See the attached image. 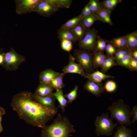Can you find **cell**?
Instances as JSON below:
<instances>
[{
    "label": "cell",
    "mask_w": 137,
    "mask_h": 137,
    "mask_svg": "<svg viewBox=\"0 0 137 137\" xmlns=\"http://www.w3.org/2000/svg\"><path fill=\"white\" fill-rule=\"evenodd\" d=\"M116 50V48L109 42H108L107 44L105 50L107 53V56H113Z\"/></svg>",
    "instance_id": "obj_37"
},
{
    "label": "cell",
    "mask_w": 137,
    "mask_h": 137,
    "mask_svg": "<svg viewBox=\"0 0 137 137\" xmlns=\"http://www.w3.org/2000/svg\"><path fill=\"white\" fill-rule=\"evenodd\" d=\"M111 11L105 9L102 7L98 11L96 15L98 19V20L101 21L105 18L110 16Z\"/></svg>",
    "instance_id": "obj_36"
},
{
    "label": "cell",
    "mask_w": 137,
    "mask_h": 137,
    "mask_svg": "<svg viewBox=\"0 0 137 137\" xmlns=\"http://www.w3.org/2000/svg\"><path fill=\"white\" fill-rule=\"evenodd\" d=\"M127 43V49L131 52L137 48V33L135 31L124 36Z\"/></svg>",
    "instance_id": "obj_16"
},
{
    "label": "cell",
    "mask_w": 137,
    "mask_h": 137,
    "mask_svg": "<svg viewBox=\"0 0 137 137\" xmlns=\"http://www.w3.org/2000/svg\"><path fill=\"white\" fill-rule=\"evenodd\" d=\"M32 95L36 100L42 105L53 109H57L55 105L56 99L53 93L49 95L44 97L39 96L34 93L32 94Z\"/></svg>",
    "instance_id": "obj_12"
},
{
    "label": "cell",
    "mask_w": 137,
    "mask_h": 137,
    "mask_svg": "<svg viewBox=\"0 0 137 137\" xmlns=\"http://www.w3.org/2000/svg\"><path fill=\"white\" fill-rule=\"evenodd\" d=\"M40 0H15L16 13L20 15L33 12L35 8Z\"/></svg>",
    "instance_id": "obj_8"
},
{
    "label": "cell",
    "mask_w": 137,
    "mask_h": 137,
    "mask_svg": "<svg viewBox=\"0 0 137 137\" xmlns=\"http://www.w3.org/2000/svg\"><path fill=\"white\" fill-rule=\"evenodd\" d=\"M107 110L110 112L111 118L116 119L121 126L131 125V119L132 117V110L129 106L126 104L122 99H119L113 102Z\"/></svg>",
    "instance_id": "obj_3"
},
{
    "label": "cell",
    "mask_w": 137,
    "mask_h": 137,
    "mask_svg": "<svg viewBox=\"0 0 137 137\" xmlns=\"http://www.w3.org/2000/svg\"><path fill=\"white\" fill-rule=\"evenodd\" d=\"M115 65H116L114 56H107L100 66L101 72L105 73Z\"/></svg>",
    "instance_id": "obj_24"
},
{
    "label": "cell",
    "mask_w": 137,
    "mask_h": 137,
    "mask_svg": "<svg viewBox=\"0 0 137 137\" xmlns=\"http://www.w3.org/2000/svg\"><path fill=\"white\" fill-rule=\"evenodd\" d=\"M6 113L5 109L3 108L0 107V124H1L2 117Z\"/></svg>",
    "instance_id": "obj_42"
},
{
    "label": "cell",
    "mask_w": 137,
    "mask_h": 137,
    "mask_svg": "<svg viewBox=\"0 0 137 137\" xmlns=\"http://www.w3.org/2000/svg\"><path fill=\"white\" fill-rule=\"evenodd\" d=\"M101 21L109 24L111 25H112V23L110 18V16H108L105 18L103 19Z\"/></svg>",
    "instance_id": "obj_41"
},
{
    "label": "cell",
    "mask_w": 137,
    "mask_h": 137,
    "mask_svg": "<svg viewBox=\"0 0 137 137\" xmlns=\"http://www.w3.org/2000/svg\"><path fill=\"white\" fill-rule=\"evenodd\" d=\"M131 114L133 116L132 120L131 123L133 124L137 121V106H135L133 107L132 110L131 111Z\"/></svg>",
    "instance_id": "obj_40"
},
{
    "label": "cell",
    "mask_w": 137,
    "mask_h": 137,
    "mask_svg": "<svg viewBox=\"0 0 137 137\" xmlns=\"http://www.w3.org/2000/svg\"><path fill=\"white\" fill-rule=\"evenodd\" d=\"M19 117L34 127L43 128L57 113V109L44 107L37 102L32 94L23 91L15 95L10 104Z\"/></svg>",
    "instance_id": "obj_1"
},
{
    "label": "cell",
    "mask_w": 137,
    "mask_h": 137,
    "mask_svg": "<svg viewBox=\"0 0 137 137\" xmlns=\"http://www.w3.org/2000/svg\"><path fill=\"white\" fill-rule=\"evenodd\" d=\"M87 75L88 78V80L99 83H100L102 80L107 78H114L113 76L106 74L98 71L93 73H87Z\"/></svg>",
    "instance_id": "obj_18"
},
{
    "label": "cell",
    "mask_w": 137,
    "mask_h": 137,
    "mask_svg": "<svg viewBox=\"0 0 137 137\" xmlns=\"http://www.w3.org/2000/svg\"><path fill=\"white\" fill-rule=\"evenodd\" d=\"M108 113H103L96 117L94 123L96 133L97 136L112 135L113 130L117 124L112 123L113 118H110Z\"/></svg>",
    "instance_id": "obj_4"
},
{
    "label": "cell",
    "mask_w": 137,
    "mask_h": 137,
    "mask_svg": "<svg viewBox=\"0 0 137 137\" xmlns=\"http://www.w3.org/2000/svg\"><path fill=\"white\" fill-rule=\"evenodd\" d=\"M58 9L46 0H40L35 8L33 12L43 16L47 17L56 12Z\"/></svg>",
    "instance_id": "obj_9"
},
{
    "label": "cell",
    "mask_w": 137,
    "mask_h": 137,
    "mask_svg": "<svg viewBox=\"0 0 137 137\" xmlns=\"http://www.w3.org/2000/svg\"><path fill=\"white\" fill-rule=\"evenodd\" d=\"M104 87L105 90L107 92L111 93L116 90L117 86L115 82L112 81L110 80L106 83Z\"/></svg>",
    "instance_id": "obj_35"
},
{
    "label": "cell",
    "mask_w": 137,
    "mask_h": 137,
    "mask_svg": "<svg viewBox=\"0 0 137 137\" xmlns=\"http://www.w3.org/2000/svg\"><path fill=\"white\" fill-rule=\"evenodd\" d=\"M132 58L131 52L129 50L119 61L116 63V65L129 69L130 63Z\"/></svg>",
    "instance_id": "obj_29"
},
{
    "label": "cell",
    "mask_w": 137,
    "mask_h": 137,
    "mask_svg": "<svg viewBox=\"0 0 137 137\" xmlns=\"http://www.w3.org/2000/svg\"><path fill=\"white\" fill-rule=\"evenodd\" d=\"M81 19L78 16L75 17L63 24L60 28L67 29H71L80 23Z\"/></svg>",
    "instance_id": "obj_28"
},
{
    "label": "cell",
    "mask_w": 137,
    "mask_h": 137,
    "mask_svg": "<svg viewBox=\"0 0 137 137\" xmlns=\"http://www.w3.org/2000/svg\"><path fill=\"white\" fill-rule=\"evenodd\" d=\"M131 53L132 58L137 60V49L132 51Z\"/></svg>",
    "instance_id": "obj_43"
},
{
    "label": "cell",
    "mask_w": 137,
    "mask_h": 137,
    "mask_svg": "<svg viewBox=\"0 0 137 137\" xmlns=\"http://www.w3.org/2000/svg\"><path fill=\"white\" fill-rule=\"evenodd\" d=\"M70 29L77 41L78 42L83 38L87 31L84 27L80 23Z\"/></svg>",
    "instance_id": "obj_19"
},
{
    "label": "cell",
    "mask_w": 137,
    "mask_h": 137,
    "mask_svg": "<svg viewBox=\"0 0 137 137\" xmlns=\"http://www.w3.org/2000/svg\"><path fill=\"white\" fill-rule=\"evenodd\" d=\"M59 73L50 69L44 70L41 72L40 74V83L50 84L52 80Z\"/></svg>",
    "instance_id": "obj_13"
},
{
    "label": "cell",
    "mask_w": 137,
    "mask_h": 137,
    "mask_svg": "<svg viewBox=\"0 0 137 137\" xmlns=\"http://www.w3.org/2000/svg\"><path fill=\"white\" fill-rule=\"evenodd\" d=\"M93 14L87 4L84 7L80 14L78 16L81 19Z\"/></svg>",
    "instance_id": "obj_38"
},
{
    "label": "cell",
    "mask_w": 137,
    "mask_h": 137,
    "mask_svg": "<svg viewBox=\"0 0 137 137\" xmlns=\"http://www.w3.org/2000/svg\"><path fill=\"white\" fill-rule=\"evenodd\" d=\"M132 130L124 125L118 127L117 130L112 137H132Z\"/></svg>",
    "instance_id": "obj_23"
},
{
    "label": "cell",
    "mask_w": 137,
    "mask_h": 137,
    "mask_svg": "<svg viewBox=\"0 0 137 137\" xmlns=\"http://www.w3.org/2000/svg\"><path fill=\"white\" fill-rule=\"evenodd\" d=\"M4 62L2 65L6 70L14 71L16 70L23 62L25 61V58L17 53L11 48L9 52L3 53Z\"/></svg>",
    "instance_id": "obj_5"
},
{
    "label": "cell",
    "mask_w": 137,
    "mask_h": 137,
    "mask_svg": "<svg viewBox=\"0 0 137 137\" xmlns=\"http://www.w3.org/2000/svg\"><path fill=\"white\" fill-rule=\"evenodd\" d=\"M108 41L97 36L96 45L94 49L95 51L103 52L105 50Z\"/></svg>",
    "instance_id": "obj_30"
},
{
    "label": "cell",
    "mask_w": 137,
    "mask_h": 137,
    "mask_svg": "<svg viewBox=\"0 0 137 137\" xmlns=\"http://www.w3.org/2000/svg\"><path fill=\"white\" fill-rule=\"evenodd\" d=\"M57 33L58 38L60 40L64 39L73 43L77 41L70 29L60 28L58 29Z\"/></svg>",
    "instance_id": "obj_17"
},
{
    "label": "cell",
    "mask_w": 137,
    "mask_h": 137,
    "mask_svg": "<svg viewBox=\"0 0 137 137\" xmlns=\"http://www.w3.org/2000/svg\"><path fill=\"white\" fill-rule=\"evenodd\" d=\"M109 42L117 49L126 48L127 49V42L124 36L114 38Z\"/></svg>",
    "instance_id": "obj_26"
},
{
    "label": "cell",
    "mask_w": 137,
    "mask_h": 137,
    "mask_svg": "<svg viewBox=\"0 0 137 137\" xmlns=\"http://www.w3.org/2000/svg\"><path fill=\"white\" fill-rule=\"evenodd\" d=\"M98 31L93 28L87 30L83 38L79 41L80 48L88 50H94L96 44Z\"/></svg>",
    "instance_id": "obj_7"
},
{
    "label": "cell",
    "mask_w": 137,
    "mask_h": 137,
    "mask_svg": "<svg viewBox=\"0 0 137 137\" xmlns=\"http://www.w3.org/2000/svg\"><path fill=\"white\" fill-rule=\"evenodd\" d=\"M73 125L66 116L58 113L50 124L42 128L41 137H69L70 133L75 132Z\"/></svg>",
    "instance_id": "obj_2"
},
{
    "label": "cell",
    "mask_w": 137,
    "mask_h": 137,
    "mask_svg": "<svg viewBox=\"0 0 137 137\" xmlns=\"http://www.w3.org/2000/svg\"><path fill=\"white\" fill-rule=\"evenodd\" d=\"M107 57L103 52L94 51L93 54V64L94 68L100 67Z\"/></svg>",
    "instance_id": "obj_20"
},
{
    "label": "cell",
    "mask_w": 137,
    "mask_h": 137,
    "mask_svg": "<svg viewBox=\"0 0 137 137\" xmlns=\"http://www.w3.org/2000/svg\"><path fill=\"white\" fill-rule=\"evenodd\" d=\"M128 51L126 48L116 49L114 56L116 63L119 61L126 54Z\"/></svg>",
    "instance_id": "obj_33"
},
{
    "label": "cell",
    "mask_w": 137,
    "mask_h": 137,
    "mask_svg": "<svg viewBox=\"0 0 137 137\" xmlns=\"http://www.w3.org/2000/svg\"><path fill=\"white\" fill-rule=\"evenodd\" d=\"M4 62V56L3 54L0 53V65H2Z\"/></svg>",
    "instance_id": "obj_44"
},
{
    "label": "cell",
    "mask_w": 137,
    "mask_h": 137,
    "mask_svg": "<svg viewBox=\"0 0 137 137\" xmlns=\"http://www.w3.org/2000/svg\"><path fill=\"white\" fill-rule=\"evenodd\" d=\"M61 45L62 48L64 50L69 52L72 49V42L71 41L66 39L61 40Z\"/></svg>",
    "instance_id": "obj_34"
},
{
    "label": "cell",
    "mask_w": 137,
    "mask_h": 137,
    "mask_svg": "<svg viewBox=\"0 0 137 137\" xmlns=\"http://www.w3.org/2000/svg\"><path fill=\"white\" fill-rule=\"evenodd\" d=\"M54 90L50 84L40 83L34 93L39 96L44 97L52 94Z\"/></svg>",
    "instance_id": "obj_15"
},
{
    "label": "cell",
    "mask_w": 137,
    "mask_h": 137,
    "mask_svg": "<svg viewBox=\"0 0 137 137\" xmlns=\"http://www.w3.org/2000/svg\"><path fill=\"white\" fill-rule=\"evenodd\" d=\"M75 60L74 57L70 54L68 64L63 68L62 70L63 73L64 74L68 73L78 74L88 79L87 73L79 64L75 62Z\"/></svg>",
    "instance_id": "obj_10"
},
{
    "label": "cell",
    "mask_w": 137,
    "mask_h": 137,
    "mask_svg": "<svg viewBox=\"0 0 137 137\" xmlns=\"http://www.w3.org/2000/svg\"><path fill=\"white\" fill-rule=\"evenodd\" d=\"M98 20V19L97 15L92 14L82 19L80 23L83 25L87 30L90 29V28L93 23Z\"/></svg>",
    "instance_id": "obj_21"
},
{
    "label": "cell",
    "mask_w": 137,
    "mask_h": 137,
    "mask_svg": "<svg viewBox=\"0 0 137 137\" xmlns=\"http://www.w3.org/2000/svg\"><path fill=\"white\" fill-rule=\"evenodd\" d=\"M84 89L95 96L99 97L105 91L104 87L99 82L88 80L84 85Z\"/></svg>",
    "instance_id": "obj_11"
},
{
    "label": "cell",
    "mask_w": 137,
    "mask_h": 137,
    "mask_svg": "<svg viewBox=\"0 0 137 137\" xmlns=\"http://www.w3.org/2000/svg\"><path fill=\"white\" fill-rule=\"evenodd\" d=\"M78 87L76 85L73 89L67 94L64 95L65 97L67 99V104L72 103L77 97Z\"/></svg>",
    "instance_id": "obj_32"
},
{
    "label": "cell",
    "mask_w": 137,
    "mask_h": 137,
    "mask_svg": "<svg viewBox=\"0 0 137 137\" xmlns=\"http://www.w3.org/2000/svg\"><path fill=\"white\" fill-rule=\"evenodd\" d=\"M129 69L132 71H137V60L133 58L130 63Z\"/></svg>",
    "instance_id": "obj_39"
},
{
    "label": "cell",
    "mask_w": 137,
    "mask_h": 137,
    "mask_svg": "<svg viewBox=\"0 0 137 137\" xmlns=\"http://www.w3.org/2000/svg\"><path fill=\"white\" fill-rule=\"evenodd\" d=\"M122 1L121 0H105L100 3L103 8L111 11L118 3Z\"/></svg>",
    "instance_id": "obj_27"
},
{
    "label": "cell",
    "mask_w": 137,
    "mask_h": 137,
    "mask_svg": "<svg viewBox=\"0 0 137 137\" xmlns=\"http://www.w3.org/2000/svg\"><path fill=\"white\" fill-rule=\"evenodd\" d=\"M56 90L55 92L53 93V94L59 104L57 109L60 108L63 114L65 111V108L67 106V100L65 99L64 95L63 89H57Z\"/></svg>",
    "instance_id": "obj_14"
},
{
    "label": "cell",
    "mask_w": 137,
    "mask_h": 137,
    "mask_svg": "<svg viewBox=\"0 0 137 137\" xmlns=\"http://www.w3.org/2000/svg\"><path fill=\"white\" fill-rule=\"evenodd\" d=\"M88 4L93 14H96L102 8L100 3L97 0H90Z\"/></svg>",
    "instance_id": "obj_31"
},
{
    "label": "cell",
    "mask_w": 137,
    "mask_h": 137,
    "mask_svg": "<svg viewBox=\"0 0 137 137\" xmlns=\"http://www.w3.org/2000/svg\"><path fill=\"white\" fill-rule=\"evenodd\" d=\"M73 57L87 73H91L93 71V54L89 50L75 49L74 52Z\"/></svg>",
    "instance_id": "obj_6"
},
{
    "label": "cell",
    "mask_w": 137,
    "mask_h": 137,
    "mask_svg": "<svg viewBox=\"0 0 137 137\" xmlns=\"http://www.w3.org/2000/svg\"><path fill=\"white\" fill-rule=\"evenodd\" d=\"M3 131V129L1 124H0V133L2 132Z\"/></svg>",
    "instance_id": "obj_45"
},
{
    "label": "cell",
    "mask_w": 137,
    "mask_h": 137,
    "mask_svg": "<svg viewBox=\"0 0 137 137\" xmlns=\"http://www.w3.org/2000/svg\"><path fill=\"white\" fill-rule=\"evenodd\" d=\"M65 74L59 73L52 80L50 84L54 90L63 89L65 86L63 82V78Z\"/></svg>",
    "instance_id": "obj_22"
},
{
    "label": "cell",
    "mask_w": 137,
    "mask_h": 137,
    "mask_svg": "<svg viewBox=\"0 0 137 137\" xmlns=\"http://www.w3.org/2000/svg\"><path fill=\"white\" fill-rule=\"evenodd\" d=\"M55 7L59 8H68L72 2L71 0H46Z\"/></svg>",
    "instance_id": "obj_25"
}]
</instances>
